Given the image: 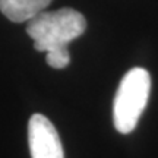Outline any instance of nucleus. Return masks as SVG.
<instances>
[{
	"mask_svg": "<svg viewBox=\"0 0 158 158\" xmlns=\"http://www.w3.org/2000/svg\"><path fill=\"white\" fill-rule=\"evenodd\" d=\"M53 0H0V12L15 23L28 22L44 12Z\"/></svg>",
	"mask_w": 158,
	"mask_h": 158,
	"instance_id": "4",
	"label": "nucleus"
},
{
	"mask_svg": "<svg viewBox=\"0 0 158 158\" xmlns=\"http://www.w3.org/2000/svg\"><path fill=\"white\" fill-rule=\"evenodd\" d=\"M86 21L72 7L44 10L27 22V32L34 41L35 50L47 53L68 48V44L85 32Z\"/></svg>",
	"mask_w": 158,
	"mask_h": 158,
	"instance_id": "1",
	"label": "nucleus"
},
{
	"mask_svg": "<svg viewBox=\"0 0 158 158\" xmlns=\"http://www.w3.org/2000/svg\"><path fill=\"white\" fill-rule=\"evenodd\" d=\"M45 62L48 66L54 69H64L70 63V56H69L68 48H57L45 53Z\"/></svg>",
	"mask_w": 158,
	"mask_h": 158,
	"instance_id": "5",
	"label": "nucleus"
},
{
	"mask_svg": "<svg viewBox=\"0 0 158 158\" xmlns=\"http://www.w3.org/2000/svg\"><path fill=\"white\" fill-rule=\"evenodd\" d=\"M151 92V76L143 68H133L120 81L114 97L113 117L117 132L127 135L136 127Z\"/></svg>",
	"mask_w": 158,
	"mask_h": 158,
	"instance_id": "2",
	"label": "nucleus"
},
{
	"mask_svg": "<svg viewBox=\"0 0 158 158\" xmlns=\"http://www.w3.org/2000/svg\"><path fill=\"white\" fill-rule=\"evenodd\" d=\"M28 143L31 158H64L56 127L43 114H32L29 118Z\"/></svg>",
	"mask_w": 158,
	"mask_h": 158,
	"instance_id": "3",
	"label": "nucleus"
}]
</instances>
